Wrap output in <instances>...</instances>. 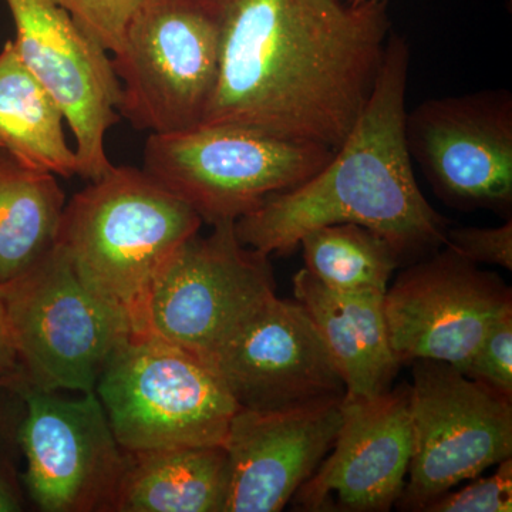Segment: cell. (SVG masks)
I'll use <instances>...</instances> for the list:
<instances>
[{
  "label": "cell",
  "instance_id": "13",
  "mask_svg": "<svg viewBox=\"0 0 512 512\" xmlns=\"http://www.w3.org/2000/svg\"><path fill=\"white\" fill-rule=\"evenodd\" d=\"M5 2L20 59L56 100L72 130L79 177L99 180L113 170L106 137L120 121L121 86L109 52L55 0Z\"/></svg>",
  "mask_w": 512,
  "mask_h": 512
},
{
  "label": "cell",
  "instance_id": "18",
  "mask_svg": "<svg viewBox=\"0 0 512 512\" xmlns=\"http://www.w3.org/2000/svg\"><path fill=\"white\" fill-rule=\"evenodd\" d=\"M224 446L124 450L113 512H225Z\"/></svg>",
  "mask_w": 512,
  "mask_h": 512
},
{
  "label": "cell",
  "instance_id": "22",
  "mask_svg": "<svg viewBox=\"0 0 512 512\" xmlns=\"http://www.w3.org/2000/svg\"><path fill=\"white\" fill-rule=\"evenodd\" d=\"M20 384L22 380L12 386H0V512H19L28 505L22 483L20 426L25 399Z\"/></svg>",
  "mask_w": 512,
  "mask_h": 512
},
{
  "label": "cell",
  "instance_id": "16",
  "mask_svg": "<svg viewBox=\"0 0 512 512\" xmlns=\"http://www.w3.org/2000/svg\"><path fill=\"white\" fill-rule=\"evenodd\" d=\"M340 403L282 412L242 409L232 417L225 451V512H278L313 476L338 437Z\"/></svg>",
  "mask_w": 512,
  "mask_h": 512
},
{
  "label": "cell",
  "instance_id": "21",
  "mask_svg": "<svg viewBox=\"0 0 512 512\" xmlns=\"http://www.w3.org/2000/svg\"><path fill=\"white\" fill-rule=\"evenodd\" d=\"M299 247L306 271L340 293L384 295L402 262L386 239L350 222L312 229L303 235Z\"/></svg>",
  "mask_w": 512,
  "mask_h": 512
},
{
  "label": "cell",
  "instance_id": "23",
  "mask_svg": "<svg viewBox=\"0 0 512 512\" xmlns=\"http://www.w3.org/2000/svg\"><path fill=\"white\" fill-rule=\"evenodd\" d=\"M460 372L512 400V308L495 319Z\"/></svg>",
  "mask_w": 512,
  "mask_h": 512
},
{
  "label": "cell",
  "instance_id": "1",
  "mask_svg": "<svg viewBox=\"0 0 512 512\" xmlns=\"http://www.w3.org/2000/svg\"><path fill=\"white\" fill-rule=\"evenodd\" d=\"M220 36L201 124L338 150L362 116L392 29L390 0H210Z\"/></svg>",
  "mask_w": 512,
  "mask_h": 512
},
{
  "label": "cell",
  "instance_id": "12",
  "mask_svg": "<svg viewBox=\"0 0 512 512\" xmlns=\"http://www.w3.org/2000/svg\"><path fill=\"white\" fill-rule=\"evenodd\" d=\"M508 308L512 293L500 275L447 247L407 268L383 296L390 348L400 365L427 359L463 369Z\"/></svg>",
  "mask_w": 512,
  "mask_h": 512
},
{
  "label": "cell",
  "instance_id": "5",
  "mask_svg": "<svg viewBox=\"0 0 512 512\" xmlns=\"http://www.w3.org/2000/svg\"><path fill=\"white\" fill-rule=\"evenodd\" d=\"M96 394L124 450L224 446L239 406L201 357L131 335L101 373Z\"/></svg>",
  "mask_w": 512,
  "mask_h": 512
},
{
  "label": "cell",
  "instance_id": "26",
  "mask_svg": "<svg viewBox=\"0 0 512 512\" xmlns=\"http://www.w3.org/2000/svg\"><path fill=\"white\" fill-rule=\"evenodd\" d=\"M444 247L473 264L498 265L512 269V221L500 227L448 228Z\"/></svg>",
  "mask_w": 512,
  "mask_h": 512
},
{
  "label": "cell",
  "instance_id": "7",
  "mask_svg": "<svg viewBox=\"0 0 512 512\" xmlns=\"http://www.w3.org/2000/svg\"><path fill=\"white\" fill-rule=\"evenodd\" d=\"M111 63L121 86L120 117L136 130L200 126L220 64L210 0H141Z\"/></svg>",
  "mask_w": 512,
  "mask_h": 512
},
{
  "label": "cell",
  "instance_id": "8",
  "mask_svg": "<svg viewBox=\"0 0 512 512\" xmlns=\"http://www.w3.org/2000/svg\"><path fill=\"white\" fill-rule=\"evenodd\" d=\"M412 365V460L396 505L426 511L451 488L511 458L512 400L448 363Z\"/></svg>",
  "mask_w": 512,
  "mask_h": 512
},
{
  "label": "cell",
  "instance_id": "3",
  "mask_svg": "<svg viewBox=\"0 0 512 512\" xmlns=\"http://www.w3.org/2000/svg\"><path fill=\"white\" fill-rule=\"evenodd\" d=\"M202 222L144 170L116 167L66 202L59 245L80 278L138 335L154 279Z\"/></svg>",
  "mask_w": 512,
  "mask_h": 512
},
{
  "label": "cell",
  "instance_id": "20",
  "mask_svg": "<svg viewBox=\"0 0 512 512\" xmlns=\"http://www.w3.org/2000/svg\"><path fill=\"white\" fill-rule=\"evenodd\" d=\"M56 100L20 59L13 40L0 50V143L23 163L57 177L80 174Z\"/></svg>",
  "mask_w": 512,
  "mask_h": 512
},
{
  "label": "cell",
  "instance_id": "6",
  "mask_svg": "<svg viewBox=\"0 0 512 512\" xmlns=\"http://www.w3.org/2000/svg\"><path fill=\"white\" fill-rule=\"evenodd\" d=\"M26 382L47 392L92 393L130 322L80 278L57 244L28 274L0 286Z\"/></svg>",
  "mask_w": 512,
  "mask_h": 512
},
{
  "label": "cell",
  "instance_id": "25",
  "mask_svg": "<svg viewBox=\"0 0 512 512\" xmlns=\"http://www.w3.org/2000/svg\"><path fill=\"white\" fill-rule=\"evenodd\" d=\"M107 52L116 53L141 0H55Z\"/></svg>",
  "mask_w": 512,
  "mask_h": 512
},
{
  "label": "cell",
  "instance_id": "17",
  "mask_svg": "<svg viewBox=\"0 0 512 512\" xmlns=\"http://www.w3.org/2000/svg\"><path fill=\"white\" fill-rule=\"evenodd\" d=\"M295 299L325 343L348 397H375L392 389L400 369L379 293H340L302 268L293 276Z\"/></svg>",
  "mask_w": 512,
  "mask_h": 512
},
{
  "label": "cell",
  "instance_id": "15",
  "mask_svg": "<svg viewBox=\"0 0 512 512\" xmlns=\"http://www.w3.org/2000/svg\"><path fill=\"white\" fill-rule=\"evenodd\" d=\"M332 450L293 495L302 511L386 512L402 497L412 460L410 384L343 397Z\"/></svg>",
  "mask_w": 512,
  "mask_h": 512
},
{
  "label": "cell",
  "instance_id": "28",
  "mask_svg": "<svg viewBox=\"0 0 512 512\" xmlns=\"http://www.w3.org/2000/svg\"><path fill=\"white\" fill-rule=\"evenodd\" d=\"M365 2V0H349V3H353V5H357V3Z\"/></svg>",
  "mask_w": 512,
  "mask_h": 512
},
{
  "label": "cell",
  "instance_id": "24",
  "mask_svg": "<svg viewBox=\"0 0 512 512\" xmlns=\"http://www.w3.org/2000/svg\"><path fill=\"white\" fill-rule=\"evenodd\" d=\"M512 510V460L501 461L491 476L471 478L458 491H447L426 508L427 512H510Z\"/></svg>",
  "mask_w": 512,
  "mask_h": 512
},
{
  "label": "cell",
  "instance_id": "14",
  "mask_svg": "<svg viewBox=\"0 0 512 512\" xmlns=\"http://www.w3.org/2000/svg\"><path fill=\"white\" fill-rule=\"evenodd\" d=\"M205 362L242 409L282 412L342 402L346 386L298 301L272 295Z\"/></svg>",
  "mask_w": 512,
  "mask_h": 512
},
{
  "label": "cell",
  "instance_id": "27",
  "mask_svg": "<svg viewBox=\"0 0 512 512\" xmlns=\"http://www.w3.org/2000/svg\"><path fill=\"white\" fill-rule=\"evenodd\" d=\"M25 379L18 350L10 329L8 312L0 292V386H12Z\"/></svg>",
  "mask_w": 512,
  "mask_h": 512
},
{
  "label": "cell",
  "instance_id": "10",
  "mask_svg": "<svg viewBox=\"0 0 512 512\" xmlns=\"http://www.w3.org/2000/svg\"><path fill=\"white\" fill-rule=\"evenodd\" d=\"M22 483L43 512H113L124 468L96 392H47L22 380Z\"/></svg>",
  "mask_w": 512,
  "mask_h": 512
},
{
  "label": "cell",
  "instance_id": "4",
  "mask_svg": "<svg viewBox=\"0 0 512 512\" xmlns=\"http://www.w3.org/2000/svg\"><path fill=\"white\" fill-rule=\"evenodd\" d=\"M335 151L228 124L150 134L144 168L165 190L217 225L235 222L268 198L319 173Z\"/></svg>",
  "mask_w": 512,
  "mask_h": 512
},
{
  "label": "cell",
  "instance_id": "11",
  "mask_svg": "<svg viewBox=\"0 0 512 512\" xmlns=\"http://www.w3.org/2000/svg\"><path fill=\"white\" fill-rule=\"evenodd\" d=\"M413 164L460 210L507 214L512 205V93L480 90L423 101L406 113Z\"/></svg>",
  "mask_w": 512,
  "mask_h": 512
},
{
  "label": "cell",
  "instance_id": "19",
  "mask_svg": "<svg viewBox=\"0 0 512 512\" xmlns=\"http://www.w3.org/2000/svg\"><path fill=\"white\" fill-rule=\"evenodd\" d=\"M64 207L57 175L0 147V286L28 274L57 247Z\"/></svg>",
  "mask_w": 512,
  "mask_h": 512
},
{
  "label": "cell",
  "instance_id": "2",
  "mask_svg": "<svg viewBox=\"0 0 512 512\" xmlns=\"http://www.w3.org/2000/svg\"><path fill=\"white\" fill-rule=\"evenodd\" d=\"M409 67V43L390 33L375 89L342 146L308 181L235 221L242 244L285 256L312 229L350 222L386 239L400 261L444 247L447 218L421 192L407 147Z\"/></svg>",
  "mask_w": 512,
  "mask_h": 512
},
{
  "label": "cell",
  "instance_id": "29",
  "mask_svg": "<svg viewBox=\"0 0 512 512\" xmlns=\"http://www.w3.org/2000/svg\"><path fill=\"white\" fill-rule=\"evenodd\" d=\"M0 147H3V146H2V143H0Z\"/></svg>",
  "mask_w": 512,
  "mask_h": 512
},
{
  "label": "cell",
  "instance_id": "9",
  "mask_svg": "<svg viewBox=\"0 0 512 512\" xmlns=\"http://www.w3.org/2000/svg\"><path fill=\"white\" fill-rule=\"evenodd\" d=\"M235 222L192 235L158 272L138 335L180 346L202 360L275 295L269 256L247 247Z\"/></svg>",
  "mask_w": 512,
  "mask_h": 512
}]
</instances>
